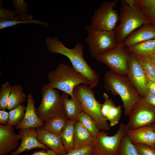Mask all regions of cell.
Returning <instances> with one entry per match:
<instances>
[{
	"label": "cell",
	"instance_id": "obj_3",
	"mask_svg": "<svg viewBox=\"0 0 155 155\" xmlns=\"http://www.w3.org/2000/svg\"><path fill=\"white\" fill-rule=\"evenodd\" d=\"M119 24L115 30L118 45L124 43L128 36L144 24H149L134 0H122L120 2Z\"/></svg>",
	"mask_w": 155,
	"mask_h": 155
},
{
	"label": "cell",
	"instance_id": "obj_16",
	"mask_svg": "<svg viewBox=\"0 0 155 155\" xmlns=\"http://www.w3.org/2000/svg\"><path fill=\"white\" fill-rule=\"evenodd\" d=\"M26 98L27 104L24 117L21 123L16 127V128L20 129L43 127L44 122L37 114L32 94L29 93Z\"/></svg>",
	"mask_w": 155,
	"mask_h": 155
},
{
	"label": "cell",
	"instance_id": "obj_13",
	"mask_svg": "<svg viewBox=\"0 0 155 155\" xmlns=\"http://www.w3.org/2000/svg\"><path fill=\"white\" fill-rule=\"evenodd\" d=\"M21 135L16 133L13 126L0 124V155H5L16 150Z\"/></svg>",
	"mask_w": 155,
	"mask_h": 155
},
{
	"label": "cell",
	"instance_id": "obj_11",
	"mask_svg": "<svg viewBox=\"0 0 155 155\" xmlns=\"http://www.w3.org/2000/svg\"><path fill=\"white\" fill-rule=\"evenodd\" d=\"M127 130L150 126L155 123V108L147 103L141 97L133 106L128 115Z\"/></svg>",
	"mask_w": 155,
	"mask_h": 155
},
{
	"label": "cell",
	"instance_id": "obj_23",
	"mask_svg": "<svg viewBox=\"0 0 155 155\" xmlns=\"http://www.w3.org/2000/svg\"><path fill=\"white\" fill-rule=\"evenodd\" d=\"M26 95L23 92L22 86L19 84L11 86L10 94L8 102L7 109L11 111L26 101Z\"/></svg>",
	"mask_w": 155,
	"mask_h": 155
},
{
	"label": "cell",
	"instance_id": "obj_39",
	"mask_svg": "<svg viewBox=\"0 0 155 155\" xmlns=\"http://www.w3.org/2000/svg\"><path fill=\"white\" fill-rule=\"evenodd\" d=\"M23 155H61L54 152L51 149H42L38 151H36L33 154L30 155L26 154Z\"/></svg>",
	"mask_w": 155,
	"mask_h": 155
},
{
	"label": "cell",
	"instance_id": "obj_30",
	"mask_svg": "<svg viewBox=\"0 0 155 155\" xmlns=\"http://www.w3.org/2000/svg\"><path fill=\"white\" fill-rule=\"evenodd\" d=\"M118 153L119 155H139L134 145L126 135L121 142Z\"/></svg>",
	"mask_w": 155,
	"mask_h": 155
},
{
	"label": "cell",
	"instance_id": "obj_4",
	"mask_svg": "<svg viewBox=\"0 0 155 155\" xmlns=\"http://www.w3.org/2000/svg\"><path fill=\"white\" fill-rule=\"evenodd\" d=\"M48 84L52 88L65 92L71 97L74 96V89L79 84L88 86L87 80L72 67L62 63L47 75Z\"/></svg>",
	"mask_w": 155,
	"mask_h": 155
},
{
	"label": "cell",
	"instance_id": "obj_7",
	"mask_svg": "<svg viewBox=\"0 0 155 155\" xmlns=\"http://www.w3.org/2000/svg\"><path fill=\"white\" fill-rule=\"evenodd\" d=\"M117 2V0L102 2L94 12L91 19L90 26L98 30H115L120 20L118 11L114 9Z\"/></svg>",
	"mask_w": 155,
	"mask_h": 155
},
{
	"label": "cell",
	"instance_id": "obj_17",
	"mask_svg": "<svg viewBox=\"0 0 155 155\" xmlns=\"http://www.w3.org/2000/svg\"><path fill=\"white\" fill-rule=\"evenodd\" d=\"M155 38V27L149 24L143 25L130 34L124 43L127 47Z\"/></svg>",
	"mask_w": 155,
	"mask_h": 155
},
{
	"label": "cell",
	"instance_id": "obj_37",
	"mask_svg": "<svg viewBox=\"0 0 155 155\" xmlns=\"http://www.w3.org/2000/svg\"><path fill=\"white\" fill-rule=\"evenodd\" d=\"M13 3L15 11L22 13H26L28 11V5L23 0H11Z\"/></svg>",
	"mask_w": 155,
	"mask_h": 155
},
{
	"label": "cell",
	"instance_id": "obj_20",
	"mask_svg": "<svg viewBox=\"0 0 155 155\" xmlns=\"http://www.w3.org/2000/svg\"><path fill=\"white\" fill-rule=\"evenodd\" d=\"M94 137L79 122L76 121L74 128L73 149L91 145Z\"/></svg>",
	"mask_w": 155,
	"mask_h": 155
},
{
	"label": "cell",
	"instance_id": "obj_33",
	"mask_svg": "<svg viewBox=\"0 0 155 155\" xmlns=\"http://www.w3.org/2000/svg\"><path fill=\"white\" fill-rule=\"evenodd\" d=\"M121 113V107L120 105H115L110 109L105 119L109 121L110 126H114L118 123Z\"/></svg>",
	"mask_w": 155,
	"mask_h": 155
},
{
	"label": "cell",
	"instance_id": "obj_21",
	"mask_svg": "<svg viewBox=\"0 0 155 155\" xmlns=\"http://www.w3.org/2000/svg\"><path fill=\"white\" fill-rule=\"evenodd\" d=\"M134 54L145 57L155 55V38L142 42L127 47Z\"/></svg>",
	"mask_w": 155,
	"mask_h": 155
},
{
	"label": "cell",
	"instance_id": "obj_41",
	"mask_svg": "<svg viewBox=\"0 0 155 155\" xmlns=\"http://www.w3.org/2000/svg\"><path fill=\"white\" fill-rule=\"evenodd\" d=\"M147 91L149 93L155 95V81L148 82L147 84Z\"/></svg>",
	"mask_w": 155,
	"mask_h": 155
},
{
	"label": "cell",
	"instance_id": "obj_34",
	"mask_svg": "<svg viewBox=\"0 0 155 155\" xmlns=\"http://www.w3.org/2000/svg\"><path fill=\"white\" fill-rule=\"evenodd\" d=\"M139 155H155V148L148 145L141 143H133Z\"/></svg>",
	"mask_w": 155,
	"mask_h": 155
},
{
	"label": "cell",
	"instance_id": "obj_42",
	"mask_svg": "<svg viewBox=\"0 0 155 155\" xmlns=\"http://www.w3.org/2000/svg\"><path fill=\"white\" fill-rule=\"evenodd\" d=\"M149 57H150L155 64V55Z\"/></svg>",
	"mask_w": 155,
	"mask_h": 155
},
{
	"label": "cell",
	"instance_id": "obj_24",
	"mask_svg": "<svg viewBox=\"0 0 155 155\" xmlns=\"http://www.w3.org/2000/svg\"><path fill=\"white\" fill-rule=\"evenodd\" d=\"M68 120L65 114H61L44 122L43 127L45 130L60 135Z\"/></svg>",
	"mask_w": 155,
	"mask_h": 155
},
{
	"label": "cell",
	"instance_id": "obj_8",
	"mask_svg": "<svg viewBox=\"0 0 155 155\" xmlns=\"http://www.w3.org/2000/svg\"><path fill=\"white\" fill-rule=\"evenodd\" d=\"M85 29L88 33L85 40L90 56L93 59H96L101 54L118 45L115 41V30H96L92 28L90 25H86Z\"/></svg>",
	"mask_w": 155,
	"mask_h": 155
},
{
	"label": "cell",
	"instance_id": "obj_18",
	"mask_svg": "<svg viewBox=\"0 0 155 155\" xmlns=\"http://www.w3.org/2000/svg\"><path fill=\"white\" fill-rule=\"evenodd\" d=\"M126 135L133 143L144 144L153 147L155 143V131L151 125L127 130Z\"/></svg>",
	"mask_w": 155,
	"mask_h": 155
},
{
	"label": "cell",
	"instance_id": "obj_45",
	"mask_svg": "<svg viewBox=\"0 0 155 155\" xmlns=\"http://www.w3.org/2000/svg\"><path fill=\"white\" fill-rule=\"evenodd\" d=\"M153 147L155 148V144H154V146Z\"/></svg>",
	"mask_w": 155,
	"mask_h": 155
},
{
	"label": "cell",
	"instance_id": "obj_14",
	"mask_svg": "<svg viewBox=\"0 0 155 155\" xmlns=\"http://www.w3.org/2000/svg\"><path fill=\"white\" fill-rule=\"evenodd\" d=\"M18 133L21 135V143L17 149L12 152L10 155H18L24 152L34 148H39L46 150L50 149L38 141L36 128L20 129Z\"/></svg>",
	"mask_w": 155,
	"mask_h": 155
},
{
	"label": "cell",
	"instance_id": "obj_43",
	"mask_svg": "<svg viewBox=\"0 0 155 155\" xmlns=\"http://www.w3.org/2000/svg\"><path fill=\"white\" fill-rule=\"evenodd\" d=\"M151 126L153 130L155 131V123L152 124Z\"/></svg>",
	"mask_w": 155,
	"mask_h": 155
},
{
	"label": "cell",
	"instance_id": "obj_27",
	"mask_svg": "<svg viewBox=\"0 0 155 155\" xmlns=\"http://www.w3.org/2000/svg\"><path fill=\"white\" fill-rule=\"evenodd\" d=\"M76 120L80 122L90 133L94 138L99 133L95 122L88 115L83 111L80 113L76 118Z\"/></svg>",
	"mask_w": 155,
	"mask_h": 155
},
{
	"label": "cell",
	"instance_id": "obj_44",
	"mask_svg": "<svg viewBox=\"0 0 155 155\" xmlns=\"http://www.w3.org/2000/svg\"><path fill=\"white\" fill-rule=\"evenodd\" d=\"M90 155H97L96 153L94 152L93 153H92Z\"/></svg>",
	"mask_w": 155,
	"mask_h": 155
},
{
	"label": "cell",
	"instance_id": "obj_1",
	"mask_svg": "<svg viewBox=\"0 0 155 155\" xmlns=\"http://www.w3.org/2000/svg\"><path fill=\"white\" fill-rule=\"evenodd\" d=\"M45 44L49 52L61 54L69 59L72 67L88 81L90 89L96 86L99 82L98 75L84 59V48L82 44L77 43L73 48L70 49L65 46L56 36L48 37Z\"/></svg>",
	"mask_w": 155,
	"mask_h": 155
},
{
	"label": "cell",
	"instance_id": "obj_19",
	"mask_svg": "<svg viewBox=\"0 0 155 155\" xmlns=\"http://www.w3.org/2000/svg\"><path fill=\"white\" fill-rule=\"evenodd\" d=\"M74 94V96L69 99V95L63 92L61 98L64 113L67 118L69 120L76 121L78 115L83 110L78 97Z\"/></svg>",
	"mask_w": 155,
	"mask_h": 155
},
{
	"label": "cell",
	"instance_id": "obj_5",
	"mask_svg": "<svg viewBox=\"0 0 155 155\" xmlns=\"http://www.w3.org/2000/svg\"><path fill=\"white\" fill-rule=\"evenodd\" d=\"M74 93L78 97L83 111L92 118L98 129L109 130L110 125L101 113L102 104L95 98L94 92L88 86L79 84L75 87Z\"/></svg>",
	"mask_w": 155,
	"mask_h": 155
},
{
	"label": "cell",
	"instance_id": "obj_12",
	"mask_svg": "<svg viewBox=\"0 0 155 155\" xmlns=\"http://www.w3.org/2000/svg\"><path fill=\"white\" fill-rule=\"evenodd\" d=\"M127 77L143 97L147 91L148 82L142 67L135 55L130 52Z\"/></svg>",
	"mask_w": 155,
	"mask_h": 155
},
{
	"label": "cell",
	"instance_id": "obj_36",
	"mask_svg": "<svg viewBox=\"0 0 155 155\" xmlns=\"http://www.w3.org/2000/svg\"><path fill=\"white\" fill-rule=\"evenodd\" d=\"M94 152L92 145L68 151L65 155H90Z\"/></svg>",
	"mask_w": 155,
	"mask_h": 155
},
{
	"label": "cell",
	"instance_id": "obj_6",
	"mask_svg": "<svg viewBox=\"0 0 155 155\" xmlns=\"http://www.w3.org/2000/svg\"><path fill=\"white\" fill-rule=\"evenodd\" d=\"M42 99L36 108L37 114L43 122L58 115L65 114L59 91L48 84L41 88Z\"/></svg>",
	"mask_w": 155,
	"mask_h": 155
},
{
	"label": "cell",
	"instance_id": "obj_32",
	"mask_svg": "<svg viewBox=\"0 0 155 155\" xmlns=\"http://www.w3.org/2000/svg\"><path fill=\"white\" fill-rule=\"evenodd\" d=\"M11 86L7 82H5L1 85L0 90V109L5 110L10 94Z\"/></svg>",
	"mask_w": 155,
	"mask_h": 155
},
{
	"label": "cell",
	"instance_id": "obj_38",
	"mask_svg": "<svg viewBox=\"0 0 155 155\" xmlns=\"http://www.w3.org/2000/svg\"><path fill=\"white\" fill-rule=\"evenodd\" d=\"M142 98L147 103L155 108V95L152 94L147 91Z\"/></svg>",
	"mask_w": 155,
	"mask_h": 155
},
{
	"label": "cell",
	"instance_id": "obj_26",
	"mask_svg": "<svg viewBox=\"0 0 155 155\" xmlns=\"http://www.w3.org/2000/svg\"><path fill=\"white\" fill-rule=\"evenodd\" d=\"M134 55L142 67L148 82H155V64L152 60L149 57Z\"/></svg>",
	"mask_w": 155,
	"mask_h": 155
},
{
	"label": "cell",
	"instance_id": "obj_15",
	"mask_svg": "<svg viewBox=\"0 0 155 155\" xmlns=\"http://www.w3.org/2000/svg\"><path fill=\"white\" fill-rule=\"evenodd\" d=\"M36 129L38 139L40 143L61 155H65L67 153L60 135L45 130L43 127Z\"/></svg>",
	"mask_w": 155,
	"mask_h": 155
},
{
	"label": "cell",
	"instance_id": "obj_10",
	"mask_svg": "<svg viewBox=\"0 0 155 155\" xmlns=\"http://www.w3.org/2000/svg\"><path fill=\"white\" fill-rule=\"evenodd\" d=\"M126 125L121 122L117 132L109 136L104 131H100L94 138L91 145L94 152L97 155H119L121 142L127 131Z\"/></svg>",
	"mask_w": 155,
	"mask_h": 155
},
{
	"label": "cell",
	"instance_id": "obj_9",
	"mask_svg": "<svg viewBox=\"0 0 155 155\" xmlns=\"http://www.w3.org/2000/svg\"><path fill=\"white\" fill-rule=\"evenodd\" d=\"M130 52L124 43L118 45L98 56L96 59L110 70L121 75H127Z\"/></svg>",
	"mask_w": 155,
	"mask_h": 155
},
{
	"label": "cell",
	"instance_id": "obj_29",
	"mask_svg": "<svg viewBox=\"0 0 155 155\" xmlns=\"http://www.w3.org/2000/svg\"><path fill=\"white\" fill-rule=\"evenodd\" d=\"M26 107L23 104H20L9 111L7 125L16 127L19 124L24 117Z\"/></svg>",
	"mask_w": 155,
	"mask_h": 155
},
{
	"label": "cell",
	"instance_id": "obj_35",
	"mask_svg": "<svg viewBox=\"0 0 155 155\" xmlns=\"http://www.w3.org/2000/svg\"><path fill=\"white\" fill-rule=\"evenodd\" d=\"M103 97L104 99V103L102 104L101 111L102 116L105 118L109 110L115 105V104L114 102L111 99L109 98L108 95L106 93H104Z\"/></svg>",
	"mask_w": 155,
	"mask_h": 155
},
{
	"label": "cell",
	"instance_id": "obj_22",
	"mask_svg": "<svg viewBox=\"0 0 155 155\" xmlns=\"http://www.w3.org/2000/svg\"><path fill=\"white\" fill-rule=\"evenodd\" d=\"M149 23L155 27V0H134Z\"/></svg>",
	"mask_w": 155,
	"mask_h": 155
},
{
	"label": "cell",
	"instance_id": "obj_2",
	"mask_svg": "<svg viewBox=\"0 0 155 155\" xmlns=\"http://www.w3.org/2000/svg\"><path fill=\"white\" fill-rule=\"evenodd\" d=\"M104 87L114 95L120 97L125 117L128 116L133 105L141 96L127 78L111 70L107 71L104 78Z\"/></svg>",
	"mask_w": 155,
	"mask_h": 155
},
{
	"label": "cell",
	"instance_id": "obj_25",
	"mask_svg": "<svg viewBox=\"0 0 155 155\" xmlns=\"http://www.w3.org/2000/svg\"><path fill=\"white\" fill-rule=\"evenodd\" d=\"M76 121L68 119L60 135L63 144L68 151L73 149L74 128Z\"/></svg>",
	"mask_w": 155,
	"mask_h": 155
},
{
	"label": "cell",
	"instance_id": "obj_40",
	"mask_svg": "<svg viewBox=\"0 0 155 155\" xmlns=\"http://www.w3.org/2000/svg\"><path fill=\"white\" fill-rule=\"evenodd\" d=\"M9 117V113L5 110H0V124L4 125H7Z\"/></svg>",
	"mask_w": 155,
	"mask_h": 155
},
{
	"label": "cell",
	"instance_id": "obj_31",
	"mask_svg": "<svg viewBox=\"0 0 155 155\" xmlns=\"http://www.w3.org/2000/svg\"><path fill=\"white\" fill-rule=\"evenodd\" d=\"M24 23H34L37 25H42L46 27H48L49 26V25L47 22L38 19L26 20H0V29H2L7 27L13 26L19 24Z\"/></svg>",
	"mask_w": 155,
	"mask_h": 155
},
{
	"label": "cell",
	"instance_id": "obj_28",
	"mask_svg": "<svg viewBox=\"0 0 155 155\" xmlns=\"http://www.w3.org/2000/svg\"><path fill=\"white\" fill-rule=\"evenodd\" d=\"M33 16L27 13H22L15 11H13L3 8L0 6V20H33Z\"/></svg>",
	"mask_w": 155,
	"mask_h": 155
}]
</instances>
